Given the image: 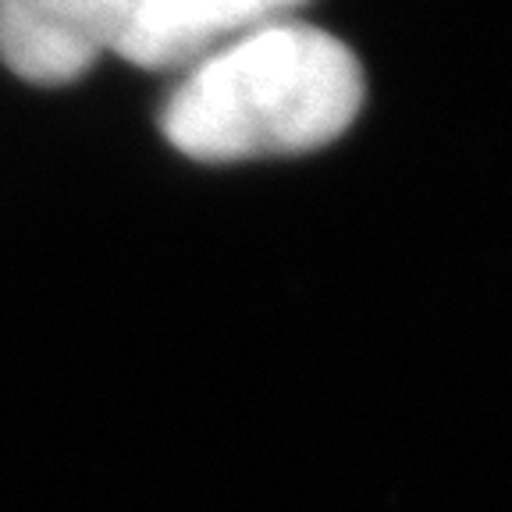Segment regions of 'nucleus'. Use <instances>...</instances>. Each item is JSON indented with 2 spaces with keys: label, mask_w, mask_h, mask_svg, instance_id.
Listing matches in <instances>:
<instances>
[{
  "label": "nucleus",
  "mask_w": 512,
  "mask_h": 512,
  "mask_svg": "<svg viewBox=\"0 0 512 512\" xmlns=\"http://www.w3.org/2000/svg\"><path fill=\"white\" fill-rule=\"evenodd\" d=\"M360 104L356 54L317 25L281 18L189 64L160 125L185 157L235 164L317 150Z\"/></svg>",
  "instance_id": "obj_1"
},
{
  "label": "nucleus",
  "mask_w": 512,
  "mask_h": 512,
  "mask_svg": "<svg viewBox=\"0 0 512 512\" xmlns=\"http://www.w3.org/2000/svg\"><path fill=\"white\" fill-rule=\"evenodd\" d=\"M132 0H0V61L25 82L61 86L125 36Z\"/></svg>",
  "instance_id": "obj_2"
},
{
  "label": "nucleus",
  "mask_w": 512,
  "mask_h": 512,
  "mask_svg": "<svg viewBox=\"0 0 512 512\" xmlns=\"http://www.w3.org/2000/svg\"><path fill=\"white\" fill-rule=\"evenodd\" d=\"M303 0H132L118 54L146 68H189L246 32L281 22Z\"/></svg>",
  "instance_id": "obj_3"
}]
</instances>
